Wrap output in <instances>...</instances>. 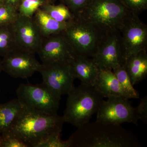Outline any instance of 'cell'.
I'll return each instance as SVG.
<instances>
[{
	"label": "cell",
	"mask_w": 147,
	"mask_h": 147,
	"mask_svg": "<svg viewBox=\"0 0 147 147\" xmlns=\"http://www.w3.org/2000/svg\"><path fill=\"white\" fill-rule=\"evenodd\" d=\"M16 48L11 25L0 26V57H4Z\"/></svg>",
	"instance_id": "cell-21"
},
{
	"label": "cell",
	"mask_w": 147,
	"mask_h": 147,
	"mask_svg": "<svg viewBox=\"0 0 147 147\" xmlns=\"http://www.w3.org/2000/svg\"><path fill=\"white\" fill-rule=\"evenodd\" d=\"M132 13L139 15L147 9V0H121Z\"/></svg>",
	"instance_id": "cell-25"
},
{
	"label": "cell",
	"mask_w": 147,
	"mask_h": 147,
	"mask_svg": "<svg viewBox=\"0 0 147 147\" xmlns=\"http://www.w3.org/2000/svg\"><path fill=\"white\" fill-rule=\"evenodd\" d=\"M3 138V147H29L18 137L8 132L1 134Z\"/></svg>",
	"instance_id": "cell-27"
},
{
	"label": "cell",
	"mask_w": 147,
	"mask_h": 147,
	"mask_svg": "<svg viewBox=\"0 0 147 147\" xmlns=\"http://www.w3.org/2000/svg\"><path fill=\"white\" fill-rule=\"evenodd\" d=\"M0 147H3V138L1 134H0Z\"/></svg>",
	"instance_id": "cell-31"
},
{
	"label": "cell",
	"mask_w": 147,
	"mask_h": 147,
	"mask_svg": "<svg viewBox=\"0 0 147 147\" xmlns=\"http://www.w3.org/2000/svg\"><path fill=\"white\" fill-rule=\"evenodd\" d=\"M17 98L25 108L41 113L57 115L61 96L43 82L39 84H21L16 90Z\"/></svg>",
	"instance_id": "cell-6"
},
{
	"label": "cell",
	"mask_w": 147,
	"mask_h": 147,
	"mask_svg": "<svg viewBox=\"0 0 147 147\" xmlns=\"http://www.w3.org/2000/svg\"><path fill=\"white\" fill-rule=\"evenodd\" d=\"M113 71L118 80L125 97L129 99L139 98V93L133 87L130 78L123 65L114 69Z\"/></svg>",
	"instance_id": "cell-20"
},
{
	"label": "cell",
	"mask_w": 147,
	"mask_h": 147,
	"mask_svg": "<svg viewBox=\"0 0 147 147\" xmlns=\"http://www.w3.org/2000/svg\"><path fill=\"white\" fill-rule=\"evenodd\" d=\"M131 13L121 0H92L76 16L107 34L119 31L123 21Z\"/></svg>",
	"instance_id": "cell-4"
},
{
	"label": "cell",
	"mask_w": 147,
	"mask_h": 147,
	"mask_svg": "<svg viewBox=\"0 0 147 147\" xmlns=\"http://www.w3.org/2000/svg\"><path fill=\"white\" fill-rule=\"evenodd\" d=\"M66 108L62 116L65 123L80 128L90 122L97 113L103 98L93 87L81 83L67 94Z\"/></svg>",
	"instance_id": "cell-3"
},
{
	"label": "cell",
	"mask_w": 147,
	"mask_h": 147,
	"mask_svg": "<svg viewBox=\"0 0 147 147\" xmlns=\"http://www.w3.org/2000/svg\"><path fill=\"white\" fill-rule=\"evenodd\" d=\"M23 108L17 98L0 104V134L8 131Z\"/></svg>",
	"instance_id": "cell-18"
},
{
	"label": "cell",
	"mask_w": 147,
	"mask_h": 147,
	"mask_svg": "<svg viewBox=\"0 0 147 147\" xmlns=\"http://www.w3.org/2000/svg\"><path fill=\"white\" fill-rule=\"evenodd\" d=\"M33 52L16 48L3 57V70L11 77L27 79L39 71L40 63Z\"/></svg>",
	"instance_id": "cell-10"
},
{
	"label": "cell",
	"mask_w": 147,
	"mask_h": 147,
	"mask_svg": "<svg viewBox=\"0 0 147 147\" xmlns=\"http://www.w3.org/2000/svg\"><path fill=\"white\" fill-rule=\"evenodd\" d=\"M5 4L11 6L16 9H18L21 0H4Z\"/></svg>",
	"instance_id": "cell-29"
},
{
	"label": "cell",
	"mask_w": 147,
	"mask_h": 147,
	"mask_svg": "<svg viewBox=\"0 0 147 147\" xmlns=\"http://www.w3.org/2000/svg\"><path fill=\"white\" fill-rule=\"evenodd\" d=\"M46 3L44 0H21L17 11L19 16L32 18L37 11Z\"/></svg>",
	"instance_id": "cell-22"
},
{
	"label": "cell",
	"mask_w": 147,
	"mask_h": 147,
	"mask_svg": "<svg viewBox=\"0 0 147 147\" xmlns=\"http://www.w3.org/2000/svg\"><path fill=\"white\" fill-rule=\"evenodd\" d=\"M63 33L76 55L92 58L106 34L77 16L69 22Z\"/></svg>",
	"instance_id": "cell-5"
},
{
	"label": "cell",
	"mask_w": 147,
	"mask_h": 147,
	"mask_svg": "<svg viewBox=\"0 0 147 147\" xmlns=\"http://www.w3.org/2000/svg\"><path fill=\"white\" fill-rule=\"evenodd\" d=\"M3 4H5L4 1V0H0V5Z\"/></svg>",
	"instance_id": "cell-33"
},
{
	"label": "cell",
	"mask_w": 147,
	"mask_h": 147,
	"mask_svg": "<svg viewBox=\"0 0 147 147\" xmlns=\"http://www.w3.org/2000/svg\"><path fill=\"white\" fill-rule=\"evenodd\" d=\"M36 53L42 63H71L76 55L63 32L43 38Z\"/></svg>",
	"instance_id": "cell-12"
},
{
	"label": "cell",
	"mask_w": 147,
	"mask_h": 147,
	"mask_svg": "<svg viewBox=\"0 0 147 147\" xmlns=\"http://www.w3.org/2000/svg\"><path fill=\"white\" fill-rule=\"evenodd\" d=\"M75 15L80 13L87 6L92 0H60Z\"/></svg>",
	"instance_id": "cell-26"
},
{
	"label": "cell",
	"mask_w": 147,
	"mask_h": 147,
	"mask_svg": "<svg viewBox=\"0 0 147 147\" xmlns=\"http://www.w3.org/2000/svg\"><path fill=\"white\" fill-rule=\"evenodd\" d=\"M40 9L53 19L61 23L70 22L75 17L68 7L62 3L57 5L46 3Z\"/></svg>",
	"instance_id": "cell-19"
},
{
	"label": "cell",
	"mask_w": 147,
	"mask_h": 147,
	"mask_svg": "<svg viewBox=\"0 0 147 147\" xmlns=\"http://www.w3.org/2000/svg\"><path fill=\"white\" fill-rule=\"evenodd\" d=\"M11 27L17 47L36 53L43 37L32 18L19 16Z\"/></svg>",
	"instance_id": "cell-13"
},
{
	"label": "cell",
	"mask_w": 147,
	"mask_h": 147,
	"mask_svg": "<svg viewBox=\"0 0 147 147\" xmlns=\"http://www.w3.org/2000/svg\"><path fill=\"white\" fill-rule=\"evenodd\" d=\"M129 100L124 97H111L106 100H102L96 113V121L108 124L120 125L127 123L137 125L139 120L135 108Z\"/></svg>",
	"instance_id": "cell-8"
},
{
	"label": "cell",
	"mask_w": 147,
	"mask_h": 147,
	"mask_svg": "<svg viewBox=\"0 0 147 147\" xmlns=\"http://www.w3.org/2000/svg\"><path fill=\"white\" fill-rule=\"evenodd\" d=\"M47 3L55 4L57 0H44Z\"/></svg>",
	"instance_id": "cell-30"
},
{
	"label": "cell",
	"mask_w": 147,
	"mask_h": 147,
	"mask_svg": "<svg viewBox=\"0 0 147 147\" xmlns=\"http://www.w3.org/2000/svg\"><path fill=\"white\" fill-rule=\"evenodd\" d=\"M76 78L81 83L93 87L100 69L92 58L75 55L71 62Z\"/></svg>",
	"instance_id": "cell-14"
},
{
	"label": "cell",
	"mask_w": 147,
	"mask_h": 147,
	"mask_svg": "<svg viewBox=\"0 0 147 147\" xmlns=\"http://www.w3.org/2000/svg\"><path fill=\"white\" fill-rule=\"evenodd\" d=\"M68 140L71 147H142L137 137L120 125L95 121L77 128Z\"/></svg>",
	"instance_id": "cell-1"
},
{
	"label": "cell",
	"mask_w": 147,
	"mask_h": 147,
	"mask_svg": "<svg viewBox=\"0 0 147 147\" xmlns=\"http://www.w3.org/2000/svg\"><path fill=\"white\" fill-rule=\"evenodd\" d=\"M101 70H111L124 63L119 31L108 33L100 42L92 58Z\"/></svg>",
	"instance_id": "cell-11"
},
{
	"label": "cell",
	"mask_w": 147,
	"mask_h": 147,
	"mask_svg": "<svg viewBox=\"0 0 147 147\" xmlns=\"http://www.w3.org/2000/svg\"><path fill=\"white\" fill-rule=\"evenodd\" d=\"M62 116L51 115L24 107L8 131L29 147H38L53 134L61 132Z\"/></svg>",
	"instance_id": "cell-2"
},
{
	"label": "cell",
	"mask_w": 147,
	"mask_h": 147,
	"mask_svg": "<svg viewBox=\"0 0 147 147\" xmlns=\"http://www.w3.org/2000/svg\"><path fill=\"white\" fill-rule=\"evenodd\" d=\"M124 62L139 53L147 51V26L139 15L131 13L119 30Z\"/></svg>",
	"instance_id": "cell-7"
},
{
	"label": "cell",
	"mask_w": 147,
	"mask_h": 147,
	"mask_svg": "<svg viewBox=\"0 0 147 147\" xmlns=\"http://www.w3.org/2000/svg\"><path fill=\"white\" fill-rule=\"evenodd\" d=\"M123 65L133 86L142 82L147 75V51L129 57Z\"/></svg>",
	"instance_id": "cell-16"
},
{
	"label": "cell",
	"mask_w": 147,
	"mask_h": 147,
	"mask_svg": "<svg viewBox=\"0 0 147 147\" xmlns=\"http://www.w3.org/2000/svg\"><path fill=\"white\" fill-rule=\"evenodd\" d=\"M3 70L2 68V60L1 59H0V73H1V71Z\"/></svg>",
	"instance_id": "cell-32"
},
{
	"label": "cell",
	"mask_w": 147,
	"mask_h": 147,
	"mask_svg": "<svg viewBox=\"0 0 147 147\" xmlns=\"http://www.w3.org/2000/svg\"><path fill=\"white\" fill-rule=\"evenodd\" d=\"M38 147H71V145L68 140H62L61 132H58L50 136Z\"/></svg>",
	"instance_id": "cell-24"
},
{
	"label": "cell",
	"mask_w": 147,
	"mask_h": 147,
	"mask_svg": "<svg viewBox=\"0 0 147 147\" xmlns=\"http://www.w3.org/2000/svg\"><path fill=\"white\" fill-rule=\"evenodd\" d=\"M32 18L43 38L63 32L69 23L58 22L40 8L37 11Z\"/></svg>",
	"instance_id": "cell-17"
},
{
	"label": "cell",
	"mask_w": 147,
	"mask_h": 147,
	"mask_svg": "<svg viewBox=\"0 0 147 147\" xmlns=\"http://www.w3.org/2000/svg\"><path fill=\"white\" fill-rule=\"evenodd\" d=\"M93 87L103 98H126L113 70L100 69Z\"/></svg>",
	"instance_id": "cell-15"
},
{
	"label": "cell",
	"mask_w": 147,
	"mask_h": 147,
	"mask_svg": "<svg viewBox=\"0 0 147 147\" xmlns=\"http://www.w3.org/2000/svg\"><path fill=\"white\" fill-rule=\"evenodd\" d=\"M19 16L16 8L7 5H0V26L12 25Z\"/></svg>",
	"instance_id": "cell-23"
},
{
	"label": "cell",
	"mask_w": 147,
	"mask_h": 147,
	"mask_svg": "<svg viewBox=\"0 0 147 147\" xmlns=\"http://www.w3.org/2000/svg\"><path fill=\"white\" fill-rule=\"evenodd\" d=\"M38 72L42 82L61 96L68 94L74 87L76 77L70 62L41 63Z\"/></svg>",
	"instance_id": "cell-9"
},
{
	"label": "cell",
	"mask_w": 147,
	"mask_h": 147,
	"mask_svg": "<svg viewBox=\"0 0 147 147\" xmlns=\"http://www.w3.org/2000/svg\"><path fill=\"white\" fill-rule=\"evenodd\" d=\"M136 115L138 120H141L144 123H147V96L142 98L139 105L135 108Z\"/></svg>",
	"instance_id": "cell-28"
}]
</instances>
